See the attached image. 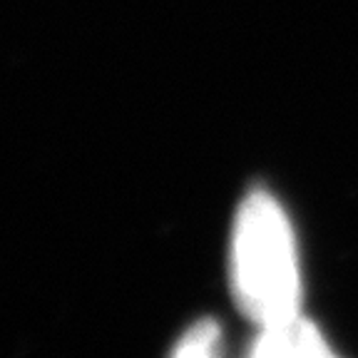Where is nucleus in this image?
Wrapping results in <instances>:
<instances>
[{"label":"nucleus","instance_id":"obj_2","mask_svg":"<svg viewBox=\"0 0 358 358\" xmlns=\"http://www.w3.org/2000/svg\"><path fill=\"white\" fill-rule=\"evenodd\" d=\"M257 356H319L331 353L321 334L303 319H289L281 324L262 326L254 341Z\"/></svg>","mask_w":358,"mask_h":358},{"label":"nucleus","instance_id":"obj_3","mask_svg":"<svg viewBox=\"0 0 358 358\" xmlns=\"http://www.w3.org/2000/svg\"><path fill=\"white\" fill-rule=\"evenodd\" d=\"M219 346V326L214 321H199L174 346V356H212Z\"/></svg>","mask_w":358,"mask_h":358},{"label":"nucleus","instance_id":"obj_1","mask_svg":"<svg viewBox=\"0 0 358 358\" xmlns=\"http://www.w3.org/2000/svg\"><path fill=\"white\" fill-rule=\"evenodd\" d=\"M231 284L239 306L257 324L271 326L299 316L296 246L286 214L264 189H254L236 214Z\"/></svg>","mask_w":358,"mask_h":358}]
</instances>
